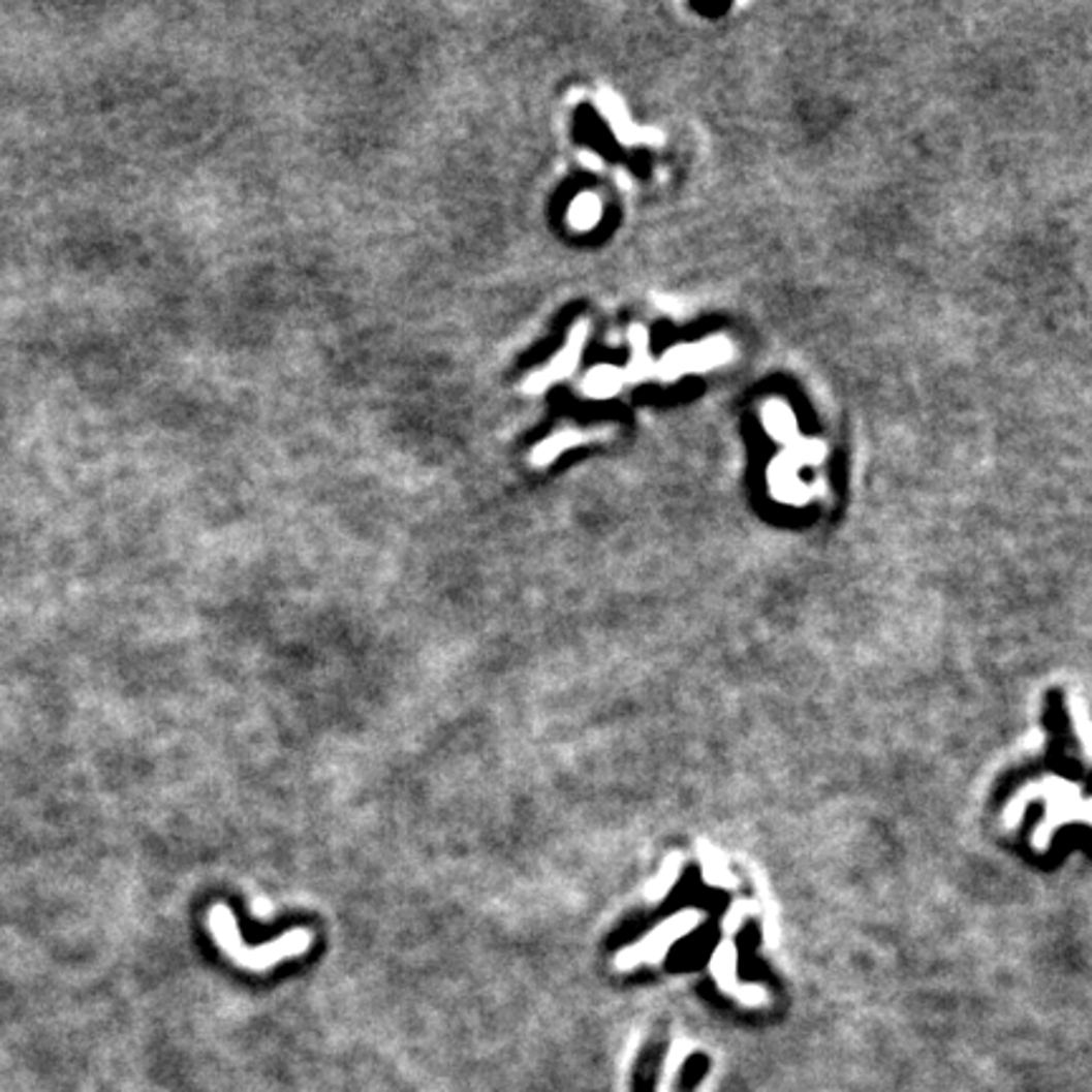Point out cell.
<instances>
[{
    "mask_svg": "<svg viewBox=\"0 0 1092 1092\" xmlns=\"http://www.w3.org/2000/svg\"><path fill=\"white\" fill-rule=\"evenodd\" d=\"M728 356V347L723 342H704L695 347L676 349L665 362L667 375H681V372L693 370V367H713Z\"/></svg>",
    "mask_w": 1092,
    "mask_h": 1092,
    "instance_id": "7a4b0ae2",
    "label": "cell"
},
{
    "mask_svg": "<svg viewBox=\"0 0 1092 1092\" xmlns=\"http://www.w3.org/2000/svg\"><path fill=\"white\" fill-rule=\"evenodd\" d=\"M618 384H620L618 372L602 367V370H594L592 375L587 377L585 389L590 395H594V398H604V395H613L615 389H618Z\"/></svg>",
    "mask_w": 1092,
    "mask_h": 1092,
    "instance_id": "8992f818",
    "label": "cell"
},
{
    "mask_svg": "<svg viewBox=\"0 0 1092 1092\" xmlns=\"http://www.w3.org/2000/svg\"><path fill=\"white\" fill-rule=\"evenodd\" d=\"M763 420H767L769 433H772L774 438H779V440L794 438L797 423H794V415H791V410L786 405H782V403L769 405L767 407V415H763Z\"/></svg>",
    "mask_w": 1092,
    "mask_h": 1092,
    "instance_id": "277c9868",
    "label": "cell"
},
{
    "mask_svg": "<svg viewBox=\"0 0 1092 1092\" xmlns=\"http://www.w3.org/2000/svg\"><path fill=\"white\" fill-rule=\"evenodd\" d=\"M585 334H587L585 326H580V330L571 334V339H569L567 347H564V352L559 354L557 360H554L544 372H539V375L531 377V380L526 382V389H529V393H541V389H544L549 382L562 380V377H567L569 372L574 370V362H576V356H580L582 339H585Z\"/></svg>",
    "mask_w": 1092,
    "mask_h": 1092,
    "instance_id": "3957f363",
    "label": "cell"
},
{
    "mask_svg": "<svg viewBox=\"0 0 1092 1092\" xmlns=\"http://www.w3.org/2000/svg\"><path fill=\"white\" fill-rule=\"evenodd\" d=\"M576 440H580V438H576V433L554 435L552 440H547V443H541L539 448H536L534 463H536V466H544V463L552 461V458H557L564 448H571V443H576Z\"/></svg>",
    "mask_w": 1092,
    "mask_h": 1092,
    "instance_id": "52a82bcc",
    "label": "cell"
},
{
    "mask_svg": "<svg viewBox=\"0 0 1092 1092\" xmlns=\"http://www.w3.org/2000/svg\"><path fill=\"white\" fill-rule=\"evenodd\" d=\"M208 926H211V933L215 943H218V948L223 950L233 964L251 971H266L276 964H284L288 959L304 956L311 948V943H314L311 931H307V928H293V931L276 938V941L248 946L241 938V933H238L233 910L225 903L213 905L211 913H208Z\"/></svg>",
    "mask_w": 1092,
    "mask_h": 1092,
    "instance_id": "6da1fadb",
    "label": "cell"
},
{
    "mask_svg": "<svg viewBox=\"0 0 1092 1092\" xmlns=\"http://www.w3.org/2000/svg\"><path fill=\"white\" fill-rule=\"evenodd\" d=\"M597 218H599L597 197H594V195L576 197L574 206H571V211H569L571 223H574L576 228H590V225L597 223Z\"/></svg>",
    "mask_w": 1092,
    "mask_h": 1092,
    "instance_id": "5b68a950",
    "label": "cell"
}]
</instances>
